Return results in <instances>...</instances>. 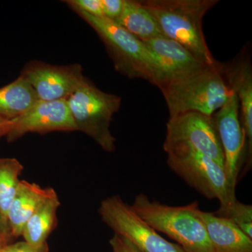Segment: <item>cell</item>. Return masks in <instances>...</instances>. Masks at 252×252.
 I'll list each match as a JSON object with an SVG mask.
<instances>
[{
  "label": "cell",
  "instance_id": "6da1fadb",
  "mask_svg": "<svg viewBox=\"0 0 252 252\" xmlns=\"http://www.w3.org/2000/svg\"><path fill=\"white\" fill-rule=\"evenodd\" d=\"M158 25L165 37L179 43L200 61L213 65L217 61L207 46L203 30L204 16L218 0L140 1Z\"/></svg>",
  "mask_w": 252,
  "mask_h": 252
},
{
  "label": "cell",
  "instance_id": "7a4b0ae2",
  "mask_svg": "<svg viewBox=\"0 0 252 252\" xmlns=\"http://www.w3.org/2000/svg\"><path fill=\"white\" fill-rule=\"evenodd\" d=\"M217 63L162 84L158 89L163 94L170 118L188 112L212 116L225 104L231 89Z\"/></svg>",
  "mask_w": 252,
  "mask_h": 252
},
{
  "label": "cell",
  "instance_id": "3957f363",
  "mask_svg": "<svg viewBox=\"0 0 252 252\" xmlns=\"http://www.w3.org/2000/svg\"><path fill=\"white\" fill-rule=\"evenodd\" d=\"M198 205L194 202L170 206L140 193L131 207L154 229L177 242L184 252H214L205 225L195 212Z\"/></svg>",
  "mask_w": 252,
  "mask_h": 252
},
{
  "label": "cell",
  "instance_id": "277c9868",
  "mask_svg": "<svg viewBox=\"0 0 252 252\" xmlns=\"http://www.w3.org/2000/svg\"><path fill=\"white\" fill-rule=\"evenodd\" d=\"M98 34L107 48L114 67L129 79H143L156 86L159 66L145 43L114 21L72 9Z\"/></svg>",
  "mask_w": 252,
  "mask_h": 252
},
{
  "label": "cell",
  "instance_id": "5b68a950",
  "mask_svg": "<svg viewBox=\"0 0 252 252\" xmlns=\"http://www.w3.org/2000/svg\"><path fill=\"white\" fill-rule=\"evenodd\" d=\"M65 100L77 130L89 135L106 152H114L116 139L110 124L122 105V97L99 90L85 77Z\"/></svg>",
  "mask_w": 252,
  "mask_h": 252
},
{
  "label": "cell",
  "instance_id": "8992f818",
  "mask_svg": "<svg viewBox=\"0 0 252 252\" xmlns=\"http://www.w3.org/2000/svg\"><path fill=\"white\" fill-rule=\"evenodd\" d=\"M169 167L198 193L209 200L217 199L224 207L237 200L224 168L211 158L190 149L167 152Z\"/></svg>",
  "mask_w": 252,
  "mask_h": 252
},
{
  "label": "cell",
  "instance_id": "52a82bcc",
  "mask_svg": "<svg viewBox=\"0 0 252 252\" xmlns=\"http://www.w3.org/2000/svg\"><path fill=\"white\" fill-rule=\"evenodd\" d=\"M179 149L200 152L224 168V155L213 115L188 112L170 117L163 149L167 153Z\"/></svg>",
  "mask_w": 252,
  "mask_h": 252
},
{
  "label": "cell",
  "instance_id": "ba28073f",
  "mask_svg": "<svg viewBox=\"0 0 252 252\" xmlns=\"http://www.w3.org/2000/svg\"><path fill=\"white\" fill-rule=\"evenodd\" d=\"M102 221L145 252H184L178 245L170 243L125 203L119 195H113L101 202L98 209Z\"/></svg>",
  "mask_w": 252,
  "mask_h": 252
},
{
  "label": "cell",
  "instance_id": "9c48e42d",
  "mask_svg": "<svg viewBox=\"0 0 252 252\" xmlns=\"http://www.w3.org/2000/svg\"><path fill=\"white\" fill-rule=\"evenodd\" d=\"M215 124L224 155V170L228 183L235 190L245 155L246 137L240 120V104L231 90L228 99L215 114Z\"/></svg>",
  "mask_w": 252,
  "mask_h": 252
},
{
  "label": "cell",
  "instance_id": "30bf717a",
  "mask_svg": "<svg viewBox=\"0 0 252 252\" xmlns=\"http://www.w3.org/2000/svg\"><path fill=\"white\" fill-rule=\"evenodd\" d=\"M21 76L31 84L40 101L67 99L85 78L81 64L58 66L37 61L26 64Z\"/></svg>",
  "mask_w": 252,
  "mask_h": 252
},
{
  "label": "cell",
  "instance_id": "8fae6325",
  "mask_svg": "<svg viewBox=\"0 0 252 252\" xmlns=\"http://www.w3.org/2000/svg\"><path fill=\"white\" fill-rule=\"evenodd\" d=\"M77 131L65 99L40 101L21 117L10 121L6 134L9 142L28 133Z\"/></svg>",
  "mask_w": 252,
  "mask_h": 252
},
{
  "label": "cell",
  "instance_id": "7c38bea8",
  "mask_svg": "<svg viewBox=\"0 0 252 252\" xmlns=\"http://www.w3.org/2000/svg\"><path fill=\"white\" fill-rule=\"evenodd\" d=\"M153 53L159 66L158 79L156 86L190 74L209 66L193 56L179 43L166 37L143 41Z\"/></svg>",
  "mask_w": 252,
  "mask_h": 252
},
{
  "label": "cell",
  "instance_id": "4fadbf2b",
  "mask_svg": "<svg viewBox=\"0 0 252 252\" xmlns=\"http://www.w3.org/2000/svg\"><path fill=\"white\" fill-rule=\"evenodd\" d=\"M227 85L236 94L240 104V120L248 142L247 169L252 166V69L250 59L241 57L221 66Z\"/></svg>",
  "mask_w": 252,
  "mask_h": 252
},
{
  "label": "cell",
  "instance_id": "5bb4252c",
  "mask_svg": "<svg viewBox=\"0 0 252 252\" xmlns=\"http://www.w3.org/2000/svg\"><path fill=\"white\" fill-rule=\"evenodd\" d=\"M195 213L203 221L214 252H252V239L229 220L204 212L198 206Z\"/></svg>",
  "mask_w": 252,
  "mask_h": 252
},
{
  "label": "cell",
  "instance_id": "9a60e30c",
  "mask_svg": "<svg viewBox=\"0 0 252 252\" xmlns=\"http://www.w3.org/2000/svg\"><path fill=\"white\" fill-rule=\"evenodd\" d=\"M52 190V188H41L36 184L27 181L20 182L8 210L7 221L11 237L21 236L28 220Z\"/></svg>",
  "mask_w": 252,
  "mask_h": 252
},
{
  "label": "cell",
  "instance_id": "2e32d148",
  "mask_svg": "<svg viewBox=\"0 0 252 252\" xmlns=\"http://www.w3.org/2000/svg\"><path fill=\"white\" fill-rule=\"evenodd\" d=\"M60 202L54 189L49 196L36 209L23 228L21 236L24 241L35 248L47 244L46 240L56 227Z\"/></svg>",
  "mask_w": 252,
  "mask_h": 252
},
{
  "label": "cell",
  "instance_id": "e0dca14e",
  "mask_svg": "<svg viewBox=\"0 0 252 252\" xmlns=\"http://www.w3.org/2000/svg\"><path fill=\"white\" fill-rule=\"evenodd\" d=\"M35 91L25 78L0 89V118L10 122L21 117L39 102Z\"/></svg>",
  "mask_w": 252,
  "mask_h": 252
},
{
  "label": "cell",
  "instance_id": "ac0fdd59",
  "mask_svg": "<svg viewBox=\"0 0 252 252\" xmlns=\"http://www.w3.org/2000/svg\"><path fill=\"white\" fill-rule=\"evenodd\" d=\"M115 23L142 41L165 37L153 16L140 1L124 0L122 14Z\"/></svg>",
  "mask_w": 252,
  "mask_h": 252
},
{
  "label": "cell",
  "instance_id": "d6986e66",
  "mask_svg": "<svg viewBox=\"0 0 252 252\" xmlns=\"http://www.w3.org/2000/svg\"><path fill=\"white\" fill-rule=\"evenodd\" d=\"M23 170V165L17 159L0 158V220L5 228L9 230L8 210L17 191L21 182L19 177Z\"/></svg>",
  "mask_w": 252,
  "mask_h": 252
},
{
  "label": "cell",
  "instance_id": "ffe728a7",
  "mask_svg": "<svg viewBox=\"0 0 252 252\" xmlns=\"http://www.w3.org/2000/svg\"><path fill=\"white\" fill-rule=\"evenodd\" d=\"M217 216L229 220L249 238L252 239V206L240 203L238 200L227 206H220L214 212Z\"/></svg>",
  "mask_w": 252,
  "mask_h": 252
},
{
  "label": "cell",
  "instance_id": "44dd1931",
  "mask_svg": "<svg viewBox=\"0 0 252 252\" xmlns=\"http://www.w3.org/2000/svg\"><path fill=\"white\" fill-rule=\"evenodd\" d=\"M64 2L72 9H78L95 17H103L101 0H68Z\"/></svg>",
  "mask_w": 252,
  "mask_h": 252
},
{
  "label": "cell",
  "instance_id": "7402d4cb",
  "mask_svg": "<svg viewBox=\"0 0 252 252\" xmlns=\"http://www.w3.org/2000/svg\"><path fill=\"white\" fill-rule=\"evenodd\" d=\"M103 17L116 22L122 14L124 0H101Z\"/></svg>",
  "mask_w": 252,
  "mask_h": 252
},
{
  "label": "cell",
  "instance_id": "603a6c76",
  "mask_svg": "<svg viewBox=\"0 0 252 252\" xmlns=\"http://www.w3.org/2000/svg\"><path fill=\"white\" fill-rule=\"evenodd\" d=\"M113 252H145L122 235L114 233L109 240Z\"/></svg>",
  "mask_w": 252,
  "mask_h": 252
},
{
  "label": "cell",
  "instance_id": "cb8c5ba5",
  "mask_svg": "<svg viewBox=\"0 0 252 252\" xmlns=\"http://www.w3.org/2000/svg\"><path fill=\"white\" fill-rule=\"evenodd\" d=\"M1 252H49V247L46 244L40 248H35L23 241L12 245H5L1 248Z\"/></svg>",
  "mask_w": 252,
  "mask_h": 252
},
{
  "label": "cell",
  "instance_id": "d4e9b609",
  "mask_svg": "<svg viewBox=\"0 0 252 252\" xmlns=\"http://www.w3.org/2000/svg\"><path fill=\"white\" fill-rule=\"evenodd\" d=\"M11 237V235L9 230L5 228L4 225L1 223V220H0V238L4 239V240L8 241Z\"/></svg>",
  "mask_w": 252,
  "mask_h": 252
},
{
  "label": "cell",
  "instance_id": "484cf974",
  "mask_svg": "<svg viewBox=\"0 0 252 252\" xmlns=\"http://www.w3.org/2000/svg\"><path fill=\"white\" fill-rule=\"evenodd\" d=\"M9 122L4 125L0 126V138L6 135V132L8 130V126H9Z\"/></svg>",
  "mask_w": 252,
  "mask_h": 252
},
{
  "label": "cell",
  "instance_id": "4316f807",
  "mask_svg": "<svg viewBox=\"0 0 252 252\" xmlns=\"http://www.w3.org/2000/svg\"><path fill=\"white\" fill-rule=\"evenodd\" d=\"M8 241L4 240V239L0 238V248H3L5 245H7Z\"/></svg>",
  "mask_w": 252,
  "mask_h": 252
},
{
  "label": "cell",
  "instance_id": "83f0119b",
  "mask_svg": "<svg viewBox=\"0 0 252 252\" xmlns=\"http://www.w3.org/2000/svg\"><path fill=\"white\" fill-rule=\"evenodd\" d=\"M9 122H7V121H5L4 119H1L0 118V126L4 125V124H7V123Z\"/></svg>",
  "mask_w": 252,
  "mask_h": 252
},
{
  "label": "cell",
  "instance_id": "f1b7e54d",
  "mask_svg": "<svg viewBox=\"0 0 252 252\" xmlns=\"http://www.w3.org/2000/svg\"><path fill=\"white\" fill-rule=\"evenodd\" d=\"M1 248H0V252H1Z\"/></svg>",
  "mask_w": 252,
  "mask_h": 252
}]
</instances>
